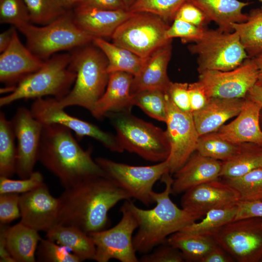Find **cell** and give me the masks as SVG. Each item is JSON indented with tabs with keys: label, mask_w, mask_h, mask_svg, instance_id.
Listing matches in <instances>:
<instances>
[{
	"label": "cell",
	"mask_w": 262,
	"mask_h": 262,
	"mask_svg": "<svg viewBox=\"0 0 262 262\" xmlns=\"http://www.w3.org/2000/svg\"><path fill=\"white\" fill-rule=\"evenodd\" d=\"M59 199L58 223L77 227L85 232L104 229L109 210L130 195L107 176L89 178L65 189Z\"/></svg>",
	"instance_id": "1"
},
{
	"label": "cell",
	"mask_w": 262,
	"mask_h": 262,
	"mask_svg": "<svg viewBox=\"0 0 262 262\" xmlns=\"http://www.w3.org/2000/svg\"><path fill=\"white\" fill-rule=\"evenodd\" d=\"M71 131L57 124H43L38 161L67 189L94 176H106L91 156L92 149L84 150Z\"/></svg>",
	"instance_id": "2"
},
{
	"label": "cell",
	"mask_w": 262,
	"mask_h": 262,
	"mask_svg": "<svg viewBox=\"0 0 262 262\" xmlns=\"http://www.w3.org/2000/svg\"><path fill=\"white\" fill-rule=\"evenodd\" d=\"M161 180L165 187L161 193L153 192L152 198L156 203L153 208L141 209L130 200H127L138 223L133 244L136 252L139 253L150 252L157 246L166 242L170 235L201 217L179 208L171 200L170 195L173 179L169 172L164 174Z\"/></svg>",
	"instance_id": "3"
},
{
	"label": "cell",
	"mask_w": 262,
	"mask_h": 262,
	"mask_svg": "<svg viewBox=\"0 0 262 262\" xmlns=\"http://www.w3.org/2000/svg\"><path fill=\"white\" fill-rule=\"evenodd\" d=\"M87 45L77 48L70 54V66L76 78L66 95L59 99L53 98L58 107L78 106L91 113L106 90L109 77L107 59L96 46Z\"/></svg>",
	"instance_id": "4"
},
{
	"label": "cell",
	"mask_w": 262,
	"mask_h": 262,
	"mask_svg": "<svg viewBox=\"0 0 262 262\" xmlns=\"http://www.w3.org/2000/svg\"><path fill=\"white\" fill-rule=\"evenodd\" d=\"M70 54L65 53L45 61L40 69L21 79L13 92L0 98V107L21 99L52 96L59 99L65 97L76 78V73L70 66Z\"/></svg>",
	"instance_id": "5"
},
{
	"label": "cell",
	"mask_w": 262,
	"mask_h": 262,
	"mask_svg": "<svg viewBox=\"0 0 262 262\" xmlns=\"http://www.w3.org/2000/svg\"><path fill=\"white\" fill-rule=\"evenodd\" d=\"M106 116L124 150L152 162L167 160L170 146L166 131L135 116L130 111L111 112Z\"/></svg>",
	"instance_id": "6"
},
{
	"label": "cell",
	"mask_w": 262,
	"mask_h": 262,
	"mask_svg": "<svg viewBox=\"0 0 262 262\" xmlns=\"http://www.w3.org/2000/svg\"><path fill=\"white\" fill-rule=\"evenodd\" d=\"M16 28L25 36L26 47L41 60L48 59L59 51L88 44L93 42L94 38L76 25L71 9L52 22L41 27L28 22Z\"/></svg>",
	"instance_id": "7"
},
{
	"label": "cell",
	"mask_w": 262,
	"mask_h": 262,
	"mask_svg": "<svg viewBox=\"0 0 262 262\" xmlns=\"http://www.w3.org/2000/svg\"><path fill=\"white\" fill-rule=\"evenodd\" d=\"M188 49L197 56L199 73L207 70H231L248 56L238 33L206 29L202 37L190 45Z\"/></svg>",
	"instance_id": "8"
},
{
	"label": "cell",
	"mask_w": 262,
	"mask_h": 262,
	"mask_svg": "<svg viewBox=\"0 0 262 262\" xmlns=\"http://www.w3.org/2000/svg\"><path fill=\"white\" fill-rule=\"evenodd\" d=\"M169 27L156 15L137 12L124 21L111 38L113 43L145 59L158 49L171 43L172 39L166 36Z\"/></svg>",
	"instance_id": "9"
},
{
	"label": "cell",
	"mask_w": 262,
	"mask_h": 262,
	"mask_svg": "<svg viewBox=\"0 0 262 262\" xmlns=\"http://www.w3.org/2000/svg\"><path fill=\"white\" fill-rule=\"evenodd\" d=\"M96 162L107 176L113 180L131 196L148 206L153 203V187L169 172L166 161L148 166H133L98 157Z\"/></svg>",
	"instance_id": "10"
},
{
	"label": "cell",
	"mask_w": 262,
	"mask_h": 262,
	"mask_svg": "<svg viewBox=\"0 0 262 262\" xmlns=\"http://www.w3.org/2000/svg\"><path fill=\"white\" fill-rule=\"evenodd\" d=\"M212 236L238 262H258L262 258V217L233 220Z\"/></svg>",
	"instance_id": "11"
},
{
	"label": "cell",
	"mask_w": 262,
	"mask_h": 262,
	"mask_svg": "<svg viewBox=\"0 0 262 262\" xmlns=\"http://www.w3.org/2000/svg\"><path fill=\"white\" fill-rule=\"evenodd\" d=\"M127 200L120 209L122 217L116 225L89 234L96 246L95 261L108 262L115 259L121 262H139L132 237L134 231L138 228V223Z\"/></svg>",
	"instance_id": "12"
},
{
	"label": "cell",
	"mask_w": 262,
	"mask_h": 262,
	"mask_svg": "<svg viewBox=\"0 0 262 262\" xmlns=\"http://www.w3.org/2000/svg\"><path fill=\"white\" fill-rule=\"evenodd\" d=\"M166 109V132L170 143V152L166 161L169 173L172 174L182 167L196 151L199 136L192 113L180 110L167 93Z\"/></svg>",
	"instance_id": "13"
},
{
	"label": "cell",
	"mask_w": 262,
	"mask_h": 262,
	"mask_svg": "<svg viewBox=\"0 0 262 262\" xmlns=\"http://www.w3.org/2000/svg\"><path fill=\"white\" fill-rule=\"evenodd\" d=\"M33 116L43 124H57L75 132L78 140L88 136L98 141L110 151H124L116 135L105 131L98 127L67 114L58 107L53 98L35 99L30 109Z\"/></svg>",
	"instance_id": "14"
},
{
	"label": "cell",
	"mask_w": 262,
	"mask_h": 262,
	"mask_svg": "<svg viewBox=\"0 0 262 262\" xmlns=\"http://www.w3.org/2000/svg\"><path fill=\"white\" fill-rule=\"evenodd\" d=\"M258 80V69L252 58H248L229 71L207 70L199 73L198 82L209 98H245Z\"/></svg>",
	"instance_id": "15"
},
{
	"label": "cell",
	"mask_w": 262,
	"mask_h": 262,
	"mask_svg": "<svg viewBox=\"0 0 262 262\" xmlns=\"http://www.w3.org/2000/svg\"><path fill=\"white\" fill-rule=\"evenodd\" d=\"M11 120L17 141L16 173L21 179L27 178L38 161L43 124L23 107L17 109Z\"/></svg>",
	"instance_id": "16"
},
{
	"label": "cell",
	"mask_w": 262,
	"mask_h": 262,
	"mask_svg": "<svg viewBox=\"0 0 262 262\" xmlns=\"http://www.w3.org/2000/svg\"><path fill=\"white\" fill-rule=\"evenodd\" d=\"M20 221L38 231L47 232L58 223L59 199L52 196L44 183L20 195Z\"/></svg>",
	"instance_id": "17"
},
{
	"label": "cell",
	"mask_w": 262,
	"mask_h": 262,
	"mask_svg": "<svg viewBox=\"0 0 262 262\" xmlns=\"http://www.w3.org/2000/svg\"><path fill=\"white\" fill-rule=\"evenodd\" d=\"M240 201L238 193L225 181L218 180L193 187L184 193L182 208L202 217L209 211L237 205Z\"/></svg>",
	"instance_id": "18"
},
{
	"label": "cell",
	"mask_w": 262,
	"mask_h": 262,
	"mask_svg": "<svg viewBox=\"0 0 262 262\" xmlns=\"http://www.w3.org/2000/svg\"><path fill=\"white\" fill-rule=\"evenodd\" d=\"M44 62L22 44L15 30L10 45L0 55V81L6 86H16L40 69Z\"/></svg>",
	"instance_id": "19"
},
{
	"label": "cell",
	"mask_w": 262,
	"mask_h": 262,
	"mask_svg": "<svg viewBox=\"0 0 262 262\" xmlns=\"http://www.w3.org/2000/svg\"><path fill=\"white\" fill-rule=\"evenodd\" d=\"M134 13L128 10H105L76 7L72 11L76 25L94 37H112L116 29Z\"/></svg>",
	"instance_id": "20"
},
{
	"label": "cell",
	"mask_w": 262,
	"mask_h": 262,
	"mask_svg": "<svg viewBox=\"0 0 262 262\" xmlns=\"http://www.w3.org/2000/svg\"><path fill=\"white\" fill-rule=\"evenodd\" d=\"M134 76L128 72L109 74L106 90L91 113L100 119L111 112L131 111L134 105L131 87Z\"/></svg>",
	"instance_id": "21"
},
{
	"label": "cell",
	"mask_w": 262,
	"mask_h": 262,
	"mask_svg": "<svg viewBox=\"0 0 262 262\" xmlns=\"http://www.w3.org/2000/svg\"><path fill=\"white\" fill-rule=\"evenodd\" d=\"M222 162L193 153L185 164L174 173L171 194H179L201 184L218 180Z\"/></svg>",
	"instance_id": "22"
},
{
	"label": "cell",
	"mask_w": 262,
	"mask_h": 262,
	"mask_svg": "<svg viewBox=\"0 0 262 262\" xmlns=\"http://www.w3.org/2000/svg\"><path fill=\"white\" fill-rule=\"evenodd\" d=\"M262 109L258 104L246 99L245 106L236 118L215 132L234 144L251 143L262 146V131L260 125Z\"/></svg>",
	"instance_id": "23"
},
{
	"label": "cell",
	"mask_w": 262,
	"mask_h": 262,
	"mask_svg": "<svg viewBox=\"0 0 262 262\" xmlns=\"http://www.w3.org/2000/svg\"><path fill=\"white\" fill-rule=\"evenodd\" d=\"M246 102L245 98H210L202 109L192 112L199 136L217 131L227 120L237 116Z\"/></svg>",
	"instance_id": "24"
},
{
	"label": "cell",
	"mask_w": 262,
	"mask_h": 262,
	"mask_svg": "<svg viewBox=\"0 0 262 262\" xmlns=\"http://www.w3.org/2000/svg\"><path fill=\"white\" fill-rule=\"evenodd\" d=\"M172 53L171 43L165 45L144 59L139 74L133 77L132 94L148 89L166 91L171 81L167 69Z\"/></svg>",
	"instance_id": "25"
},
{
	"label": "cell",
	"mask_w": 262,
	"mask_h": 262,
	"mask_svg": "<svg viewBox=\"0 0 262 262\" xmlns=\"http://www.w3.org/2000/svg\"><path fill=\"white\" fill-rule=\"evenodd\" d=\"M201 10L208 21L215 22L218 29L233 32L232 25L245 22L248 15L242 12L250 2L238 0H187Z\"/></svg>",
	"instance_id": "26"
},
{
	"label": "cell",
	"mask_w": 262,
	"mask_h": 262,
	"mask_svg": "<svg viewBox=\"0 0 262 262\" xmlns=\"http://www.w3.org/2000/svg\"><path fill=\"white\" fill-rule=\"evenodd\" d=\"M1 224L0 233L16 262H35V253L42 239L38 231L21 222L10 227Z\"/></svg>",
	"instance_id": "27"
},
{
	"label": "cell",
	"mask_w": 262,
	"mask_h": 262,
	"mask_svg": "<svg viewBox=\"0 0 262 262\" xmlns=\"http://www.w3.org/2000/svg\"><path fill=\"white\" fill-rule=\"evenodd\" d=\"M47 238L63 246L81 262L92 260L96 252L94 241L89 234L71 226L57 224L46 232Z\"/></svg>",
	"instance_id": "28"
},
{
	"label": "cell",
	"mask_w": 262,
	"mask_h": 262,
	"mask_svg": "<svg viewBox=\"0 0 262 262\" xmlns=\"http://www.w3.org/2000/svg\"><path fill=\"white\" fill-rule=\"evenodd\" d=\"M93 42L106 56L109 74L122 71L129 73L134 77L139 74L144 59L131 51L110 43L102 38L94 37Z\"/></svg>",
	"instance_id": "29"
},
{
	"label": "cell",
	"mask_w": 262,
	"mask_h": 262,
	"mask_svg": "<svg viewBox=\"0 0 262 262\" xmlns=\"http://www.w3.org/2000/svg\"><path fill=\"white\" fill-rule=\"evenodd\" d=\"M166 242L179 249L185 261L201 262L218 245L212 236L179 231L170 235Z\"/></svg>",
	"instance_id": "30"
},
{
	"label": "cell",
	"mask_w": 262,
	"mask_h": 262,
	"mask_svg": "<svg viewBox=\"0 0 262 262\" xmlns=\"http://www.w3.org/2000/svg\"><path fill=\"white\" fill-rule=\"evenodd\" d=\"M246 21L232 25L249 58H253L262 53V10L251 9Z\"/></svg>",
	"instance_id": "31"
},
{
	"label": "cell",
	"mask_w": 262,
	"mask_h": 262,
	"mask_svg": "<svg viewBox=\"0 0 262 262\" xmlns=\"http://www.w3.org/2000/svg\"><path fill=\"white\" fill-rule=\"evenodd\" d=\"M262 167V146L246 143L242 150L231 159L222 162L220 177L230 179Z\"/></svg>",
	"instance_id": "32"
},
{
	"label": "cell",
	"mask_w": 262,
	"mask_h": 262,
	"mask_svg": "<svg viewBox=\"0 0 262 262\" xmlns=\"http://www.w3.org/2000/svg\"><path fill=\"white\" fill-rule=\"evenodd\" d=\"M246 143H232L213 132L199 137L196 151L204 156L224 162L240 153Z\"/></svg>",
	"instance_id": "33"
},
{
	"label": "cell",
	"mask_w": 262,
	"mask_h": 262,
	"mask_svg": "<svg viewBox=\"0 0 262 262\" xmlns=\"http://www.w3.org/2000/svg\"><path fill=\"white\" fill-rule=\"evenodd\" d=\"M16 136L11 120L0 113V177L10 178L16 170Z\"/></svg>",
	"instance_id": "34"
},
{
	"label": "cell",
	"mask_w": 262,
	"mask_h": 262,
	"mask_svg": "<svg viewBox=\"0 0 262 262\" xmlns=\"http://www.w3.org/2000/svg\"><path fill=\"white\" fill-rule=\"evenodd\" d=\"M237 210V204L212 210L206 213L205 217L200 222H195L180 231L212 236L218 229L233 221Z\"/></svg>",
	"instance_id": "35"
},
{
	"label": "cell",
	"mask_w": 262,
	"mask_h": 262,
	"mask_svg": "<svg viewBox=\"0 0 262 262\" xmlns=\"http://www.w3.org/2000/svg\"><path fill=\"white\" fill-rule=\"evenodd\" d=\"M134 105L138 106L148 116L166 122V93L160 89L142 90L132 94Z\"/></svg>",
	"instance_id": "36"
},
{
	"label": "cell",
	"mask_w": 262,
	"mask_h": 262,
	"mask_svg": "<svg viewBox=\"0 0 262 262\" xmlns=\"http://www.w3.org/2000/svg\"><path fill=\"white\" fill-rule=\"evenodd\" d=\"M224 181L238 193L240 201H262V167Z\"/></svg>",
	"instance_id": "37"
},
{
	"label": "cell",
	"mask_w": 262,
	"mask_h": 262,
	"mask_svg": "<svg viewBox=\"0 0 262 262\" xmlns=\"http://www.w3.org/2000/svg\"><path fill=\"white\" fill-rule=\"evenodd\" d=\"M26 5L30 22L45 25L54 21L68 10L57 0H24Z\"/></svg>",
	"instance_id": "38"
},
{
	"label": "cell",
	"mask_w": 262,
	"mask_h": 262,
	"mask_svg": "<svg viewBox=\"0 0 262 262\" xmlns=\"http://www.w3.org/2000/svg\"><path fill=\"white\" fill-rule=\"evenodd\" d=\"M187 0H137L129 9L133 12H147L156 15L166 22L173 21L175 15Z\"/></svg>",
	"instance_id": "39"
},
{
	"label": "cell",
	"mask_w": 262,
	"mask_h": 262,
	"mask_svg": "<svg viewBox=\"0 0 262 262\" xmlns=\"http://www.w3.org/2000/svg\"><path fill=\"white\" fill-rule=\"evenodd\" d=\"M66 247L47 238L39 242L36 250L37 260L45 262H80L75 255Z\"/></svg>",
	"instance_id": "40"
},
{
	"label": "cell",
	"mask_w": 262,
	"mask_h": 262,
	"mask_svg": "<svg viewBox=\"0 0 262 262\" xmlns=\"http://www.w3.org/2000/svg\"><path fill=\"white\" fill-rule=\"evenodd\" d=\"M0 22L15 27L30 22L28 11L24 0H0Z\"/></svg>",
	"instance_id": "41"
},
{
	"label": "cell",
	"mask_w": 262,
	"mask_h": 262,
	"mask_svg": "<svg viewBox=\"0 0 262 262\" xmlns=\"http://www.w3.org/2000/svg\"><path fill=\"white\" fill-rule=\"evenodd\" d=\"M44 183L43 175L38 171H33L27 178L17 180L0 177V194L3 193L22 194L37 188Z\"/></svg>",
	"instance_id": "42"
},
{
	"label": "cell",
	"mask_w": 262,
	"mask_h": 262,
	"mask_svg": "<svg viewBox=\"0 0 262 262\" xmlns=\"http://www.w3.org/2000/svg\"><path fill=\"white\" fill-rule=\"evenodd\" d=\"M206 27H199L182 20L175 18L166 33L167 38H180L182 42L195 43L203 36Z\"/></svg>",
	"instance_id": "43"
},
{
	"label": "cell",
	"mask_w": 262,
	"mask_h": 262,
	"mask_svg": "<svg viewBox=\"0 0 262 262\" xmlns=\"http://www.w3.org/2000/svg\"><path fill=\"white\" fill-rule=\"evenodd\" d=\"M181 252L168 244L166 241L154 247L150 252L143 254L139 259L141 262H183Z\"/></svg>",
	"instance_id": "44"
},
{
	"label": "cell",
	"mask_w": 262,
	"mask_h": 262,
	"mask_svg": "<svg viewBox=\"0 0 262 262\" xmlns=\"http://www.w3.org/2000/svg\"><path fill=\"white\" fill-rule=\"evenodd\" d=\"M20 195L17 193L0 194V222L6 224L20 217Z\"/></svg>",
	"instance_id": "45"
},
{
	"label": "cell",
	"mask_w": 262,
	"mask_h": 262,
	"mask_svg": "<svg viewBox=\"0 0 262 262\" xmlns=\"http://www.w3.org/2000/svg\"><path fill=\"white\" fill-rule=\"evenodd\" d=\"M189 84L186 82H171L166 92L171 100L180 110L184 112H191L189 90Z\"/></svg>",
	"instance_id": "46"
},
{
	"label": "cell",
	"mask_w": 262,
	"mask_h": 262,
	"mask_svg": "<svg viewBox=\"0 0 262 262\" xmlns=\"http://www.w3.org/2000/svg\"><path fill=\"white\" fill-rule=\"evenodd\" d=\"M199 27H206L210 22L202 11L194 4L186 1L177 12L175 18Z\"/></svg>",
	"instance_id": "47"
},
{
	"label": "cell",
	"mask_w": 262,
	"mask_h": 262,
	"mask_svg": "<svg viewBox=\"0 0 262 262\" xmlns=\"http://www.w3.org/2000/svg\"><path fill=\"white\" fill-rule=\"evenodd\" d=\"M188 90L192 113L202 109L210 98L201 84L198 81L189 83Z\"/></svg>",
	"instance_id": "48"
},
{
	"label": "cell",
	"mask_w": 262,
	"mask_h": 262,
	"mask_svg": "<svg viewBox=\"0 0 262 262\" xmlns=\"http://www.w3.org/2000/svg\"><path fill=\"white\" fill-rule=\"evenodd\" d=\"M234 220L250 217H262V201H240Z\"/></svg>",
	"instance_id": "49"
},
{
	"label": "cell",
	"mask_w": 262,
	"mask_h": 262,
	"mask_svg": "<svg viewBox=\"0 0 262 262\" xmlns=\"http://www.w3.org/2000/svg\"><path fill=\"white\" fill-rule=\"evenodd\" d=\"M76 7L112 10H128L122 0H80Z\"/></svg>",
	"instance_id": "50"
},
{
	"label": "cell",
	"mask_w": 262,
	"mask_h": 262,
	"mask_svg": "<svg viewBox=\"0 0 262 262\" xmlns=\"http://www.w3.org/2000/svg\"><path fill=\"white\" fill-rule=\"evenodd\" d=\"M234 260L229 253L217 245L203 258L201 262H232Z\"/></svg>",
	"instance_id": "51"
},
{
	"label": "cell",
	"mask_w": 262,
	"mask_h": 262,
	"mask_svg": "<svg viewBox=\"0 0 262 262\" xmlns=\"http://www.w3.org/2000/svg\"><path fill=\"white\" fill-rule=\"evenodd\" d=\"M245 98L258 104L262 108V85L254 84L248 91Z\"/></svg>",
	"instance_id": "52"
},
{
	"label": "cell",
	"mask_w": 262,
	"mask_h": 262,
	"mask_svg": "<svg viewBox=\"0 0 262 262\" xmlns=\"http://www.w3.org/2000/svg\"><path fill=\"white\" fill-rule=\"evenodd\" d=\"M15 27H11L8 30L2 32L0 34V52L4 51L10 45L14 33L15 31Z\"/></svg>",
	"instance_id": "53"
},
{
	"label": "cell",
	"mask_w": 262,
	"mask_h": 262,
	"mask_svg": "<svg viewBox=\"0 0 262 262\" xmlns=\"http://www.w3.org/2000/svg\"><path fill=\"white\" fill-rule=\"evenodd\" d=\"M0 262H16L9 252L5 244L3 235L0 233Z\"/></svg>",
	"instance_id": "54"
},
{
	"label": "cell",
	"mask_w": 262,
	"mask_h": 262,
	"mask_svg": "<svg viewBox=\"0 0 262 262\" xmlns=\"http://www.w3.org/2000/svg\"><path fill=\"white\" fill-rule=\"evenodd\" d=\"M252 59L258 69V80L256 84L262 85V53Z\"/></svg>",
	"instance_id": "55"
},
{
	"label": "cell",
	"mask_w": 262,
	"mask_h": 262,
	"mask_svg": "<svg viewBox=\"0 0 262 262\" xmlns=\"http://www.w3.org/2000/svg\"><path fill=\"white\" fill-rule=\"evenodd\" d=\"M61 5L66 10L74 8L80 0H57Z\"/></svg>",
	"instance_id": "56"
},
{
	"label": "cell",
	"mask_w": 262,
	"mask_h": 262,
	"mask_svg": "<svg viewBox=\"0 0 262 262\" xmlns=\"http://www.w3.org/2000/svg\"><path fill=\"white\" fill-rule=\"evenodd\" d=\"M127 9L129 10L131 6L137 0H122Z\"/></svg>",
	"instance_id": "57"
},
{
	"label": "cell",
	"mask_w": 262,
	"mask_h": 262,
	"mask_svg": "<svg viewBox=\"0 0 262 262\" xmlns=\"http://www.w3.org/2000/svg\"><path fill=\"white\" fill-rule=\"evenodd\" d=\"M260 125L261 129L262 131V109L261 110L260 114Z\"/></svg>",
	"instance_id": "58"
},
{
	"label": "cell",
	"mask_w": 262,
	"mask_h": 262,
	"mask_svg": "<svg viewBox=\"0 0 262 262\" xmlns=\"http://www.w3.org/2000/svg\"><path fill=\"white\" fill-rule=\"evenodd\" d=\"M259 1H260L262 3V7H261V10H262V0H259Z\"/></svg>",
	"instance_id": "59"
},
{
	"label": "cell",
	"mask_w": 262,
	"mask_h": 262,
	"mask_svg": "<svg viewBox=\"0 0 262 262\" xmlns=\"http://www.w3.org/2000/svg\"><path fill=\"white\" fill-rule=\"evenodd\" d=\"M260 262H262V259H261V260L260 261Z\"/></svg>",
	"instance_id": "60"
}]
</instances>
